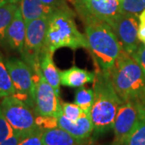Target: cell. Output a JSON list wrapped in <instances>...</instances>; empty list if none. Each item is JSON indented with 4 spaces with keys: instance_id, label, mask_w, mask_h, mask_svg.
Returning <instances> with one entry per match:
<instances>
[{
    "instance_id": "cell-31",
    "label": "cell",
    "mask_w": 145,
    "mask_h": 145,
    "mask_svg": "<svg viewBox=\"0 0 145 145\" xmlns=\"http://www.w3.org/2000/svg\"><path fill=\"white\" fill-rule=\"evenodd\" d=\"M141 111H142V114H143V115H144L145 116V106L143 107V108L141 109Z\"/></svg>"
},
{
    "instance_id": "cell-26",
    "label": "cell",
    "mask_w": 145,
    "mask_h": 145,
    "mask_svg": "<svg viewBox=\"0 0 145 145\" xmlns=\"http://www.w3.org/2000/svg\"><path fill=\"white\" fill-rule=\"evenodd\" d=\"M131 57L134 58L136 62L139 64L141 69H143V71L145 74V46L140 44V47L138 48V49L135 51Z\"/></svg>"
},
{
    "instance_id": "cell-13",
    "label": "cell",
    "mask_w": 145,
    "mask_h": 145,
    "mask_svg": "<svg viewBox=\"0 0 145 145\" xmlns=\"http://www.w3.org/2000/svg\"><path fill=\"white\" fill-rule=\"evenodd\" d=\"M57 119L59 127L66 131L79 140H87L93 131H94L90 114L85 113L75 122L68 119L63 113L60 114Z\"/></svg>"
},
{
    "instance_id": "cell-20",
    "label": "cell",
    "mask_w": 145,
    "mask_h": 145,
    "mask_svg": "<svg viewBox=\"0 0 145 145\" xmlns=\"http://www.w3.org/2000/svg\"><path fill=\"white\" fill-rule=\"evenodd\" d=\"M93 103V89L85 86L79 87L75 93L74 103L82 109L86 114H90Z\"/></svg>"
},
{
    "instance_id": "cell-14",
    "label": "cell",
    "mask_w": 145,
    "mask_h": 145,
    "mask_svg": "<svg viewBox=\"0 0 145 145\" xmlns=\"http://www.w3.org/2000/svg\"><path fill=\"white\" fill-rule=\"evenodd\" d=\"M20 7L26 25L35 20L48 18L58 8L47 5L40 0H20Z\"/></svg>"
},
{
    "instance_id": "cell-10",
    "label": "cell",
    "mask_w": 145,
    "mask_h": 145,
    "mask_svg": "<svg viewBox=\"0 0 145 145\" xmlns=\"http://www.w3.org/2000/svg\"><path fill=\"white\" fill-rule=\"evenodd\" d=\"M139 16L122 12L115 20L112 29L123 48L131 56L138 49L140 41L138 37Z\"/></svg>"
},
{
    "instance_id": "cell-29",
    "label": "cell",
    "mask_w": 145,
    "mask_h": 145,
    "mask_svg": "<svg viewBox=\"0 0 145 145\" xmlns=\"http://www.w3.org/2000/svg\"><path fill=\"white\" fill-rule=\"evenodd\" d=\"M40 1L47 5L58 7V8L68 6L66 3V0H40Z\"/></svg>"
},
{
    "instance_id": "cell-17",
    "label": "cell",
    "mask_w": 145,
    "mask_h": 145,
    "mask_svg": "<svg viewBox=\"0 0 145 145\" xmlns=\"http://www.w3.org/2000/svg\"><path fill=\"white\" fill-rule=\"evenodd\" d=\"M52 53L48 51H44L42 54L40 59V70L42 74L44 77L45 80L49 83L52 87L56 91L57 94L60 97L61 92V78H60V71L57 69V66L52 59Z\"/></svg>"
},
{
    "instance_id": "cell-2",
    "label": "cell",
    "mask_w": 145,
    "mask_h": 145,
    "mask_svg": "<svg viewBox=\"0 0 145 145\" xmlns=\"http://www.w3.org/2000/svg\"><path fill=\"white\" fill-rule=\"evenodd\" d=\"M109 77L122 102L145 106V74L134 58L123 48Z\"/></svg>"
},
{
    "instance_id": "cell-11",
    "label": "cell",
    "mask_w": 145,
    "mask_h": 145,
    "mask_svg": "<svg viewBox=\"0 0 145 145\" xmlns=\"http://www.w3.org/2000/svg\"><path fill=\"white\" fill-rule=\"evenodd\" d=\"M90 14L112 27L115 20L123 12L119 0H78Z\"/></svg>"
},
{
    "instance_id": "cell-6",
    "label": "cell",
    "mask_w": 145,
    "mask_h": 145,
    "mask_svg": "<svg viewBox=\"0 0 145 145\" xmlns=\"http://www.w3.org/2000/svg\"><path fill=\"white\" fill-rule=\"evenodd\" d=\"M5 64L16 89L15 96L34 109L36 81L31 67L17 57L5 59Z\"/></svg>"
},
{
    "instance_id": "cell-24",
    "label": "cell",
    "mask_w": 145,
    "mask_h": 145,
    "mask_svg": "<svg viewBox=\"0 0 145 145\" xmlns=\"http://www.w3.org/2000/svg\"><path fill=\"white\" fill-rule=\"evenodd\" d=\"M43 129L40 127L23 136L19 145H44L42 140Z\"/></svg>"
},
{
    "instance_id": "cell-18",
    "label": "cell",
    "mask_w": 145,
    "mask_h": 145,
    "mask_svg": "<svg viewBox=\"0 0 145 145\" xmlns=\"http://www.w3.org/2000/svg\"><path fill=\"white\" fill-rule=\"evenodd\" d=\"M19 7L20 3L11 2L0 6V45H3L6 44V31L12 20L14 19Z\"/></svg>"
},
{
    "instance_id": "cell-8",
    "label": "cell",
    "mask_w": 145,
    "mask_h": 145,
    "mask_svg": "<svg viewBox=\"0 0 145 145\" xmlns=\"http://www.w3.org/2000/svg\"><path fill=\"white\" fill-rule=\"evenodd\" d=\"M36 93L34 111L38 116L57 118L62 113L60 97L45 80L41 70L35 73Z\"/></svg>"
},
{
    "instance_id": "cell-32",
    "label": "cell",
    "mask_w": 145,
    "mask_h": 145,
    "mask_svg": "<svg viewBox=\"0 0 145 145\" xmlns=\"http://www.w3.org/2000/svg\"><path fill=\"white\" fill-rule=\"evenodd\" d=\"M143 44H144V46H145V41L144 42V43H143Z\"/></svg>"
},
{
    "instance_id": "cell-16",
    "label": "cell",
    "mask_w": 145,
    "mask_h": 145,
    "mask_svg": "<svg viewBox=\"0 0 145 145\" xmlns=\"http://www.w3.org/2000/svg\"><path fill=\"white\" fill-rule=\"evenodd\" d=\"M42 140L44 145H87L86 140H79L59 127L43 130Z\"/></svg>"
},
{
    "instance_id": "cell-30",
    "label": "cell",
    "mask_w": 145,
    "mask_h": 145,
    "mask_svg": "<svg viewBox=\"0 0 145 145\" xmlns=\"http://www.w3.org/2000/svg\"><path fill=\"white\" fill-rule=\"evenodd\" d=\"M9 2H11V3H20V0H0V6L3 5L7 3H9Z\"/></svg>"
},
{
    "instance_id": "cell-27",
    "label": "cell",
    "mask_w": 145,
    "mask_h": 145,
    "mask_svg": "<svg viewBox=\"0 0 145 145\" xmlns=\"http://www.w3.org/2000/svg\"><path fill=\"white\" fill-rule=\"evenodd\" d=\"M138 37L140 42L145 41V9L139 15V28Z\"/></svg>"
},
{
    "instance_id": "cell-22",
    "label": "cell",
    "mask_w": 145,
    "mask_h": 145,
    "mask_svg": "<svg viewBox=\"0 0 145 145\" xmlns=\"http://www.w3.org/2000/svg\"><path fill=\"white\" fill-rule=\"evenodd\" d=\"M122 11L139 16L145 9V0H122Z\"/></svg>"
},
{
    "instance_id": "cell-12",
    "label": "cell",
    "mask_w": 145,
    "mask_h": 145,
    "mask_svg": "<svg viewBox=\"0 0 145 145\" xmlns=\"http://www.w3.org/2000/svg\"><path fill=\"white\" fill-rule=\"evenodd\" d=\"M27 25L21 13L20 7L16 10L14 19L12 20L6 31L5 43L12 50L22 54L26 38Z\"/></svg>"
},
{
    "instance_id": "cell-9",
    "label": "cell",
    "mask_w": 145,
    "mask_h": 145,
    "mask_svg": "<svg viewBox=\"0 0 145 145\" xmlns=\"http://www.w3.org/2000/svg\"><path fill=\"white\" fill-rule=\"evenodd\" d=\"M142 107L133 102H123L114 119L112 145H125L142 116Z\"/></svg>"
},
{
    "instance_id": "cell-28",
    "label": "cell",
    "mask_w": 145,
    "mask_h": 145,
    "mask_svg": "<svg viewBox=\"0 0 145 145\" xmlns=\"http://www.w3.org/2000/svg\"><path fill=\"white\" fill-rule=\"evenodd\" d=\"M24 135H26V134H21L19 132L14 131L13 135H10L9 138L3 141L2 143H0V145H19L20 141Z\"/></svg>"
},
{
    "instance_id": "cell-7",
    "label": "cell",
    "mask_w": 145,
    "mask_h": 145,
    "mask_svg": "<svg viewBox=\"0 0 145 145\" xmlns=\"http://www.w3.org/2000/svg\"><path fill=\"white\" fill-rule=\"evenodd\" d=\"M0 105L3 113L14 131L27 134L39 127L32 108L15 95L3 98Z\"/></svg>"
},
{
    "instance_id": "cell-5",
    "label": "cell",
    "mask_w": 145,
    "mask_h": 145,
    "mask_svg": "<svg viewBox=\"0 0 145 145\" xmlns=\"http://www.w3.org/2000/svg\"><path fill=\"white\" fill-rule=\"evenodd\" d=\"M48 18H40L27 24L23 60L31 67L34 74L40 70V59L44 52Z\"/></svg>"
},
{
    "instance_id": "cell-4",
    "label": "cell",
    "mask_w": 145,
    "mask_h": 145,
    "mask_svg": "<svg viewBox=\"0 0 145 145\" xmlns=\"http://www.w3.org/2000/svg\"><path fill=\"white\" fill-rule=\"evenodd\" d=\"M74 16L73 10L66 6L57 8L48 17L44 51L53 55L57 49L61 48L89 50L87 40L84 34L78 31Z\"/></svg>"
},
{
    "instance_id": "cell-21",
    "label": "cell",
    "mask_w": 145,
    "mask_h": 145,
    "mask_svg": "<svg viewBox=\"0 0 145 145\" xmlns=\"http://www.w3.org/2000/svg\"><path fill=\"white\" fill-rule=\"evenodd\" d=\"M125 145H145V116L143 114L137 126L127 138Z\"/></svg>"
},
{
    "instance_id": "cell-19",
    "label": "cell",
    "mask_w": 145,
    "mask_h": 145,
    "mask_svg": "<svg viewBox=\"0 0 145 145\" xmlns=\"http://www.w3.org/2000/svg\"><path fill=\"white\" fill-rule=\"evenodd\" d=\"M16 94V89L6 66L5 60L0 52V99Z\"/></svg>"
},
{
    "instance_id": "cell-1",
    "label": "cell",
    "mask_w": 145,
    "mask_h": 145,
    "mask_svg": "<svg viewBox=\"0 0 145 145\" xmlns=\"http://www.w3.org/2000/svg\"><path fill=\"white\" fill-rule=\"evenodd\" d=\"M74 7L85 27V36L96 67L109 76L123 49L114 30L108 24L90 14L78 0H68Z\"/></svg>"
},
{
    "instance_id": "cell-3",
    "label": "cell",
    "mask_w": 145,
    "mask_h": 145,
    "mask_svg": "<svg viewBox=\"0 0 145 145\" xmlns=\"http://www.w3.org/2000/svg\"><path fill=\"white\" fill-rule=\"evenodd\" d=\"M96 68L90 118L95 133L102 134L113 129L114 119L123 102L116 93L110 77L99 68Z\"/></svg>"
},
{
    "instance_id": "cell-33",
    "label": "cell",
    "mask_w": 145,
    "mask_h": 145,
    "mask_svg": "<svg viewBox=\"0 0 145 145\" xmlns=\"http://www.w3.org/2000/svg\"><path fill=\"white\" fill-rule=\"evenodd\" d=\"M119 1H121V2H122V0H119Z\"/></svg>"
},
{
    "instance_id": "cell-25",
    "label": "cell",
    "mask_w": 145,
    "mask_h": 145,
    "mask_svg": "<svg viewBox=\"0 0 145 145\" xmlns=\"http://www.w3.org/2000/svg\"><path fill=\"white\" fill-rule=\"evenodd\" d=\"M14 130L5 118L0 105V143L13 135Z\"/></svg>"
},
{
    "instance_id": "cell-23",
    "label": "cell",
    "mask_w": 145,
    "mask_h": 145,
    "mask_svg": "<svg viewBox=\"0 0 145 145\" xmlns=\"http://www.w3.org/2000/svg\"><path fill=\"white\" fill-rule=\"evenodd\" d=\"M63 114L68 119L72 122L77 121L80 117H82L85 112L80 106H78L76 103H61Z\"/></svg>"
},
{
    "instance_id": "cell-15",
    "label": "cell",
    "mask_w": 145,
    "mask_h": 145,
    "mask_svg": "<svg viewBox=\"0 0 145 145\" xmlns=\"http://www.w3.org/2000/svg\"><path fill=\"white\" fill-rule=\"evenodd\" d=\"M60 78L61 85L70 88H79L87 83L93 82L95 72L72 66L69 69L60 71Z\"/></svg>"
}]
</instances>
